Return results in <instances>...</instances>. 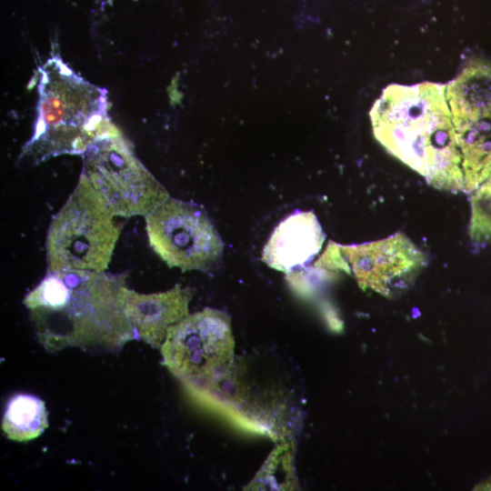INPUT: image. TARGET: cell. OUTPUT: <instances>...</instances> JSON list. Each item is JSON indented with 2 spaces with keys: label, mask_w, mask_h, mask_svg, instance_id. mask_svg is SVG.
<instances>
[{
  "label": "cell",
  "mask_w": 491,
  "mask_h": 491,
  "mask_svg": "<svg viewBox=\"0 0 491 491\" xmlns=\"http://www.w3.org/2000/svg\"><path fill=\"white\" fill-rule=\"evenodd\" d=\"M125 279L91 270L48 272L24 299L39 342L50 352H112L136 338L124 310Z\"/></svg>",
  "instance_id": "obj_1"
},
{
  "label": "cell",
  "mask_w": 491,
  "mask_h": 491,
  "mask_svg": "<svg viewBox=\"0 0 491 491\" xmlns=\"http://www.w3.org/2000/svg\"><path fill=\"white\" fill-rule=\"evenodd\" d=\"M37 119L24 153L37 161L81 154L107 138L106 92L75 75L57 57L39 68Z\"/></svg>",
  "instance_id": "obj_2"
},
{
  "label": "cell",
  "mask_w": 491,
  "mask_h": 491,
  "mask_svg": "<svg viewBox=\"0 0 491 491\" xmlns=\"http://www.w3.org/2000/svg\"><path fill=\"white\" fill-rule=\"evenodd\" d=\"M120 235L85 175L61 210L47 234L48 272L91 270L104 272Z\"/></svg>",
  "instance_id": "obj_3"
},
{
  "label": "cell",
  "mask_w": 491,
  "mask_h": 491,
  "mask_svg": "<svg viewBox=\"0 0 491 491\" xmlns=\"http://www.w3.org/2000/svg\"><path fill=\"white\" fill-rule=\"evenodd\" d=\"M235 340L225 312L205 308L167 329L162 354L177 376L194 381H216L229 371Z\"/></svg>",
  "instance_id": "obj_4"
},
{
  "label": "cell",
  "mask_w": 491,
  "mask_h": 491,
  "mask_svg": "<svg viewBox=\"0 0 491 491\" xmlns=\"http://www.w3.org/2000/svg\"><path fill=\"white\" fill-rule=\"evenodd\" d=\"M145 221L150 246L169 267L207 271L222 256L216 229L195 205L168 198Z\"/></svg>",
  "instance_id": "obj_5"
},
{
  "label": "cell",
  "mask_w": 491,
  "mask_h": 491,
  "mask_svg": "<svg viewBox=\"0 0 491 491\" xmlns=\"http://www.w3.org/2000/svg\"><path fill=\"white\" fill-rule=\"evenodd\" d=\"M92 146L86 176L113 216L146 215L169 198L122 140Z\"/></svg>",
  "instance_id": "obj_6"
},
{
  "label": "cell",
  "mask_w": 491,
  "mask_h": 491,
  "mask_svg": "<svg viewBox=\"0 0 491 491\" xmlns=\"http://www.w3.org/2000/svg\"><path fill=\"white\" fill-rule=\"evenodd\" d=\"M456 155L469 172L491 168V74H464L446 86Z\"/></svg>",
  "instance_id": "obj_7"
},
{
  "label": "cell",
  "mask_w": 491,
  "mask_h": 491,
  "mask_svg": "<svg viewBox=\"0 0 491 491\" xmlns=\"http://www.w3.org/2000/svg\"><path fill=\"white\" fill-rule=\"evenodd\" d=\"M325 235L312 211L295 212L274 229L266 244L262 260L284 272L305 266L319 252Z\"/></svg>",
  "instance_id": "obj_8"
},
{
  "label": "cell",
  "mask_w": 491,
  "mask_h": 491,
  "mask_svg": "<svg viewBox=\"0 0 491 491\" xmlns=\"http://www.w3.org/2000/svg\"><path fill=\"white\" fill-rule=\"evenodd\" d=\"M192 291L176 285L165 293L140 295L125 289L124 310L136 335L160 346L167 329L188 316Z\"/></svg>",
  "instance_id": "obj_9"
},
{
  "label": "cell",
  "mask_w": 491,
  "mask_h": 491,
  "mask_svg": "<svg viewBox=\"0 0 491 491\" xmlns=\"http://www.w3.org/2000/svg\"><path fill=\"white\" fill-rule=\"evenodd\" d=\"M47 426V412L40 398L19 394L9 400L2 421V428L8 438L31 440L39 436Z\"/></svg>",
  "instance_id": "obj_10"
}]
</instances>
